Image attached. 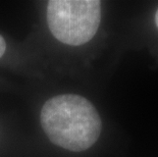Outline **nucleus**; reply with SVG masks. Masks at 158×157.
Wrapping results in <instances>:
<instances>
[{
    "label": "nucleus",
    "mask_w": 158,
    "mask_h": 157,
    "mask_svg": "<svg viewBox=\"0 0 158 157\" xmlns=\"http://www.w3.org/2000/svg\"><path fill=\"white\" fill-rule=\"evenodd\" d=\"M42 128L53 144L73 152L92 147L101 134L97 109L85 97L62 94L45 102L41 110Z\"/></svg>",
    "instance_id": "obj_1"
},
{
    "label": "nucleus",
    "mask_w": 158,
    "mask_h": 157,
    "mask_svg": "<svg viewBox=\"0 0 158 157\" xmlns=\"http://www.w3.org/2000/svg\"><path fill=\"white\" fill-rule=\"evenodd\" d=\"M155 24H156V27L158 29V9L156 10V13H155Z\"/></svg>",
    "instance_id": "obj_4"
},
{
    "label": "nucleus",
    "mask_w": 158,
    "mask_h": 157,
    "mask_svg": "<svg viewBox=\"0 0 158 157\" xmlns=\"http://www.w3.org/2000/svg\"><path fill=\"white\" fill-rule=\"evenodd\" d=\"M101 2L98 0H50L47 24L55 38L66 45L89 42L98 31Z\"/></svg>",
    "instance_id": "obj_2"
},
{
    "label": "nucleus",
    "mask_w": 158,
    "mask_h": 157,
    "mask_svg": "<svg viewBox=\"0 0 158 157\" xmlns=\"http://www.w3.org/2000/svg\"><path fill=\"white\" fill-rule=\"evenodd\" d=\"M5 50H6V43H5V40L4 38L0 35V57H2V55L5 53Z\"/></svg>",
    "instance_id": "obj_3"
}]
</instances>
